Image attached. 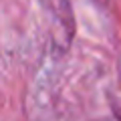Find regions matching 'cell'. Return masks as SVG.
I'll return each mask as SVG.
<instances>
[{
	"label": "cell",
	"mask_w": 121,
	"mask_h": 121,
	"mask_svg": "<svg viewBox=\"0 0 121 121\" xmlns=\"http://www.w3.org/2000/svg\"><path fill=\"white\" fill-rule=\"evenodd\" d=\"M115 121H121V107H115Z\"/></svg>",
	"instance_id": "3"
},
{
	"label": "cell",
	"mask_w": 121,
	"mask_h": 121,
	"mask_svg": "<svg viewBox=\"0 0 121 121\" xmlns=\"http://www.w3.org/2000/svg\"><path fill=\"white\" fill-rule=\"evenodd\" d=\"M39 2L47 18V26L55 48L59 52H67L75 39V30H77L69 0H39Z\"/></svg>",
	"instance_id": "1"
},
{
	"label": "cell",
	"mask_w": 121,
	"mask_h": 121,
	"mask_svg": "<svg viewBox=\"0 0 121 121\" xmlns=\"http://www.w3.org/2000/svg\"><path fill=\"white\" fill-rule=\"evenodd\" d=\"M93 2H95L97 6H101V8H105V6H109V2H111V0H93Z\"/></svg>",
	"instance_id": "2"
}]
</instances>
